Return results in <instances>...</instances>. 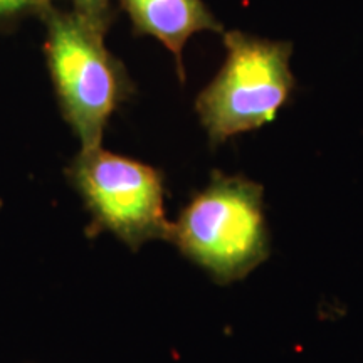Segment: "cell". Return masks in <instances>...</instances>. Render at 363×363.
I'll list each match as a JSON object with an SVG mask.
<instances>
[{
    "label": "cell",
    "instance_id": "obj_4",
    "mask_svg": "<svg viewBox=\"0 0 363 363\" xmlns=\"http://www.w3.org/2000/svg\"><path fill=\"white\" fill-rule=\"evenodd\" d=\"M49 62L66 116L81 150L101 147L104 125L115 110L120 83L103 45V30L83 16H49Z\"/></svg>",
    "mask_w": 363,
    "mask_h": 363
},
{
    "label": "cell",
    "instance_id": "obj_6",
    "mask_svg": "<svg viewBox=\"0 0 363 363\" xmlns=\"http://www.w3.org/2000/svg\"><path fill=\"white\" fill-rule=\"evenodd\" d=\"M78 13L99 30H104L108 12V0H74Z\"/></svg>",
    "mask_w": 363,
    "mask_h": 363
},
{
    "label": "cell",
    "instance_id": "obj_3",
    "mask_svg": "<svg viewBox=\"0 0 363 363\" xmlns=\"http://www.w3.org/2000/svg\"><path fill=\"white\" fill-rule=\"evenodd\" d=\"M71 174L96 224L126 246L138 249L150 240H170L163 182L155 169L99 147L81 150Z\"/></svg>",
    "mask_w": 363,
    "mask_h": 363
},
{
    "label": "cell",
    "instance_id": "obj_1",
    "mask_svg": "<svg viewBox=\"0 0 363 363\" xmlns=\"http://www.w3.org/2000/svg\"><path fill=\"white\" fill-rule=\"evenodd\" d=\"M170 240L219 283L244 278L267 256L262 187L217 172L172 224Z\"/></svg>",
    "mask_w": 363,
    "mask_h": 363
},
{
    "label": "cell",
    "instance_id": "obj_7",
    "mask_svg": "<svg viewBox=\"0 0 363 363\" xmlns=\"http://www.w3.org/2000/svg\"><path fill=\"white\" fill-rule=\"evenodd\" d=\"M45 0H0V13L4 12H16L21 9L40 6Z\"/></svg>",
    "mask_w": 363,
    "mask_h": 363
},
{
    "label": "cell",
    "instance_id": "obj_2",
    "mask_svg": "<svg viewBox=\"0 0 363 363\" xmlns=\"http://www.w3.org/2000/svg\"><path fill=\"white\" fill-rule=\"evenodd\" d=\"M224 44V66L197 99L212 145L269 123L294 89L289 43L234 30L225 34Z\"/></svg>",
    "mask_w": 363,
    "mask_h": 363
},
{
    "label": "cell",
    "instance_id": "obj_5",
    "mask_svg": "<svg viewBox=\"0 0 363 363\" xmlns=\"http://www.w3.org/2000/svg\"><path fill=\"white\" fill-rule=\"evenodd\" d=\"M140 33L165 44L177 59L182 74V51L187 40L201 30L222 33L220 22L202 0H123Z\"/></svg>",
    "mask_w": 363,
    "mask_h": 363
}]
</instances>
